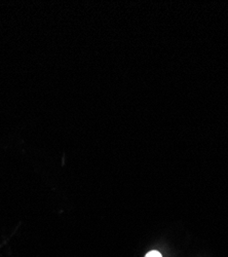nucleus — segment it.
<instances>
[{
  "label": "nucleus",
  "mask_w": 228,
  "mask_h": 257,
  "mask_svg": "<svg viewBox=\"0 0 228 257\" xmlns=\"http://www.w3.org/2000/svg\"><path fill=\"white\" fill-rule=\"evenodd\" d=\"M145 257H162V256H161V254L158 251L153 250V251L148 252L146 255H145Z\"/></svg>",
  "instance_id": "nucleus-1"
}]
</instances>
